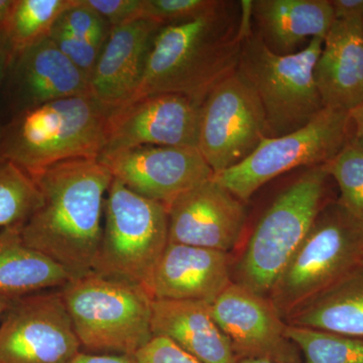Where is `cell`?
<instances>
[{
    "mask_svg": "<svg viewBox=\"0 0 363 363\" xmlns=\"http://www.w3.org/2000/svg\"><path fill=\"white\" fill-rule=\"evenodd\" d=\"M238 363H274L267 358H243L238 360Z\"/></svg>",
    "mask_w": 363,
    "mask_h": 363,
    "instance_id": "obj_39",
    "label": "cell"
},
{
    "mask_svg": "<svg viewBox=\"0 0 363 363\" xmlns=\"http://www.w3.org/2000/svg\"><path fill=\"white\" fill-rule=\"evenodd\" d=\"M70 363H138L135 357L126 354H93L79 352Z\"/></svg>",
    "mask_w": 363,
    "mask_h": 363,
    "instance_id": "obj_34",
    "label": "cell"
},
{
    "mask_svg": "<svg viewBox=\"0 0 363 363\" xmlns=\"http://www.w3.org/2000/svg\"><path fill=\"white\" fill-rule=\"evenodd\" d=\"M13 4V0H0V33L6 25Z\"/></svg>",
    "mask_w": 363,
    "mask_h": 363,
    "instance_id": "obj_37",
    "label": "cell"
},
{
    "mask_svg": "<svg viewBox=\"0 0 363 363\" xmlns=\"http://www.w3.org/2000/svg\"><path fill=\"white\" fill-rule=\"evenodd\" d=\"M13 298L6 297V296L0 295V322H1L2 318L9 309V306L11 304V301Z\"/></svg>",
    "mask_w": 363,
    "mask_h": 363,
    "instance_id": "obj_38",
    "label": "cell"
},
{
    "mask_svg": "<svg viewBox=\"0 0 363 363\" xmlns=\"http://www.w3.org/2000/svg\"><path fill=\"white\" fill-rule=\"evenodd\" d=\"M42 201V193L32 177L13 162L0 164V230L23 227Z\"/></svg>",
    "mask_w": 363,
    "mask_h": 363,
    "instance_id": "obj_25",
    "label": "cell"
},
{
    "mask_svg": "<svg viewBox=\"0 0 363 363\" xmlns=\"http://www.w3.org/2000/svg\"><path fill=\"white\" fill-rule=\"evenodd\" d=\"M152 332L154 337L169 339L200 363H238L208 303L152 301Z\"/></svg>",
    "mask_w": 363,
    "mask_h": 363,
    "instance_id": "obj_20",
    "label": "cell"
},
{
    "mask_svg": "<svg viewBox=\"0 0 363 363\" xmlns=\"http://www.w3.org/2000/svg\"><path fill=\"white\" fill-rule=\"evenodd\" d=\"M98 160L125 187L167 208L214 176L197 147L142 145L107 152Z\"/></svg>",
    "mask_w": 363,
    "mask_h": 363,
    "instance_id": "obj_13",
    "label": "cell"
},
{
    "mask_svg": "<svg viewBox=\"0 0 363 363\" xmlns=\"http://www.w3.org/2000/svg\"><path fill=\"white\" fill-rule=\"evenodd\" d=\"M6 79L14 113L52 100L90 93L89 79L50 38L14 56Z\"/></svg>",
    "mask_w": 363,
    "mask_h": 363,
    "instance_id": "obj_16",
    "label": "cell"
},
{
    "mask_svg": "<svg viewBox=\"0 0 363 363\" xmlns=\"http://www.w3.org/2000/svg\"><path fill=\"white\" fill-rule=\"evenodd\" d=\"M201 104L186 95L160 93L111 109L101 155L142 145L197 147Z\"/></svg>",
    "mask_w": 363,
    "mask_h": 363,
    "instance_id": "obj_12",
    "label": "cell"
},
{
    "mask_svg": "<svg viewBox=\"0 0 363 363\" xmlns=\"http://www.w3.org/2000/svg\"><path fill=\"white\" fill-rule=\"evenodd\" d=\"M21 228L0 230V295L18 298L65 286L71 281L68 272L28 247Z\"/></svg>",
    "mask_w": 363,
    "mask_h": 363,
    "instance_id": "obj_23",
    "label": "cell"
},
{
    "mask_svg": "<svg viewBox=\"0 0 363 363\" xmlns=\"http://www.w3.org/2000/svg\"><path fill=\"white\" fill-rule=\"evenodd\" d=\"M168 217L169 243L230 253L242 238L247 214L243 202L212 178L174 200Z\"/></svg>",
    "mask_w": 363,
    "mask_h": 363,
    "instance_id": "obj_15",
    "label": "cell"
},
{
    "mask_svg": "<svg viewBox=\"0 0 363 363\" xmlns=\"http://www.w3.org/2000/svg\"><path fill=\"white\" fill-rule=\"evenodd\" d=\"M231 284L229 253L168 243L152 274L149 293L152 300L212 304Z\"/></svg>",
    "mask_w": 363,
    "mask_h": 363,
    "instance_id": "obj_17",
    "label": "cell"
},
{
    "mask_svg": "<svg viewBox=\"0 0 363 363\" xmlns=\"http://www.w3.org/2000/svg\"><path fill=\"white\" fill-rule=\"evenodd\" d=\"M168 243V208L113 179L105 197L101 241L93 272L149 291Z\"/></svg>",
    "mask_w": 363,
    "mask_h": 363,
    "instance_id": "obj_8",
    "label": "cell"
},
{
    "mask_svg": "<svg viewBox=\"0 0 363 363\" xmlns=\"http://www.w3.org/2000/svg\"><path fill=\"white\" fill-rule=\"evenodd\" d=\"M109 111L87 93L16 112L2 130V156L30 176L68 160L98 159Z\"/></svg>",
    "mask_w": 363,
    "mask_h": 363,
    "instance_id": "obj_3",
    "label": "cell"
},
{
    "mask_svg": "<svg viewBox=\"0 0 363 363\" xmlns=\"http://www.w3.org/2000/svg\"><path fill=\"white\" fill-rule=\"evenodd\" d=\"M267 138L271 136L262 104L238 70L203 100L197 149L214 175L245 161Z\"/></svg>",
    "mask_w": 363,
    "mask_h": 363,
    "instance_id": "obj_10",
    "label": "cell"
},
{
    "mask_svg": "<svg viewBox=\"0 0 363 363\" xmlns=\"http://www.w3.org/2000/svg\"><path fill=\"white\" fill-rule=\"evenodd\" d=\"M350 136L348 111L325 107L303 128L289 135L264 138L245 161L213 179L241 201L247 202L259 188L291 169L330 162Z\"/></svg>",
    "mask_w": 363,
    "mask_h": 363,
    "instance_id": "obj_9",
    "label": "cell"
},
{
    "mask_svg": "<svg viewBox=\"0 0 363 363\" xmlns=\"http://www.w3.org/2000/svg\"><path fill=\"white\" fill-rule=\"evenodd\" d=\"M329 178L325 164L312 167L279 193L245 245L235 283L269 297L323 207Z\"/></svg>",
    "mask_w": 363,
    "mask_h": 363,
    "instance_id": "obj_5",
    "label": "cell"
},
{
    "mask_svg": "<svg viewBox=\"0 0 363 363\" xmlns=\"http://www.w3.org/2000/svg\"><path fill=\"white\" fill-rule=\"evenodd\" d=\"M81 347L59 290L13 298L0 322V363H70Z\"/></svg>",
    "mask_w": 363,
    "mask_h": 363,
    "instance_id": "obj_11",
    "label": "cell"
},
{
    "mask_svg": "<svg viewBox=\"0 0 363 363\" xmlns=\"http://www.w3.org/2000/svg\"><path fill=\"white\" fill-rule=\"evenodd\" d=\"M223 1L217 0H143V18L169 26L195 20L216 11Z\"/></svg>",
    "mask_w": 363,
    "mask_h": 363,
    "instance_id": "obj_29",
    "label": "cell"
},
{
    "mask_svg": "<svg viewBox=\"0 0 363 363\" xmlns=\"http://www.w3.org/2000/svg\"><path fill=\"white\" fill-rule=\"evenodd\" d=\"M55 26L101 50L111 30V25L84 0H75V4L59 16Z\"/></svg>",
    "mask_w": 363,
    "mask_h": 363,
    "instance_id": "obj_28",
    "label": "cell"
},
{
    "mask_svg": "<svg viewBox=\"0 0 363 363\" xmlns=\"http://www.w3.org/2000/svg\"><path fill=\"white\" fill-rule=\"evenodd\" d=\"M229 4L223 1L216 11L195 20L161 26L130 101L177 93L202 104L214 86L236 72L243 38L250 30L252 9L250 1L242 2L245 9L238 21Z\"/></svg>",
    "mask_w": 363,
    "mask_h": 363,
    "instance_id": "obj_2",
    "label": "cell"
},
{
    "mask_svg": "<svg viewBox=\"0 0 363 363\" xmlns=\"http://www.w3.org/2000/svg\"><path fill=\"white\" fill-rule=\"evenodd\" d=\"M75 0H13L0 33L9 62L23 50L50 37L55 23Z\"/></svg>",
    "mask_w": 363,
    "mask_h": 363,
    "instance_id": "obj_24",
    "label": "cell"
},
{
    "mask_svg": "<svg viewBox=\"0 0 363 363\" xmlns=\"http://www.w3.org/2000/svg\"><path fill=\"white\" fill-rule=\"evenodd\" d=\"M2 130H4V126L0 125V164L6 161V160L4 159V156H2Z\"/></svg>",
    "mask_w": 363,
    "mask_h": 363,
    "instance_id": "obj_40",
    "label": "cell"
},
{
    "mask_svg": "<svg viewBox=\"0 0 363 363\" xmlns=\"http://www.w3.org/2000/svg\"><path fill=\"white\" fill-rule=\"evenodd\" d=\"M286 336L297 345L302 363H363L362 339L289 324Z\"/></svg>",
    "mask_w": 363,
    "mask_h": 363,
    "instance_id": "obj_26",
    "label": "cell"
},
{
    "mask_svg": "<svg viewBox=\"0 0 363 363\" xmlns=\"http://www.w3.org/2000/svg\"><path fill=\"white\" fill-rule=\"evenodd\" d=\"M350 118L351 138L363 149V102L348 111Z\"/></svg>",
    "mask_w": 363,
    "mask_h": 363,
    "instance_id": "obj_35",
    "label": "cell"
},
{
    "mask_svg": "<svg viewBox=\"0 0 363 363\" xmlns=\"http://www.w3.org/2000/svg\"><path fill=\"white\" fill-rule=\"evenodd\" d=\"M9 66V55L7 52L4 40L0 37V83L6 79L7 69Z\"/></svg>",
    "mask_w": 363,
    "mask_h": 363,
    "instance_id": "obj_36",
    "label": "cell"
},
{
    "mask_svg": "<svg viewBox=\"0 0 363 363\" xmlns=\"http://www.w3.org/2000/svg\"><path fill=\"white\" fill-rule=\"evenodd\" d=\"M363 264V224L338 200L325 202L269 298L286 319Z\"/></svg>",
    "mask_w": 363,
    "mask_h": 363,
    "instance_id": "obj_7",
    "label": "cell"
},
{
    "mask_svg": "<svg viewBox=\"0 0 363 363\" xmlns=\"http://www.w3.org/2000/svg\"><path fill=\"white\" fill-rule=\"evenodd\" d=\"M323 42L315 38L281 55L250 30L243 38L238 72L259 98L271 138L303 128L325 108L314 75Z\"/></svg>",
    "mask_w": 363,
    "mask_h": 363,
    "instance_id": "obj_6",
    "label": "cell"
},
{
    "mask_svg": "<svg viewBox=\"0 0 363 363\" xmlns=\"http://www.w3.org/2000/svg\"><path fill=\"white\" fill-rule=\"evenodd\" d=\"M336 20L363 23V0H331Z\"/></svg>",
    "mask_w": 363,
    "mask_h": 363,
    "instance_id": "obj_33",
    "label": "cell"
},
{
    "mask_svg": "<svg viewBox=\"0 0 363 363\" xmlns=\"http://www.w3.org/2000/svg\"><path fill=\"white\" fill-rule=\"evenodd\" d=\"M160 28L147 18L111 28L89 81L91 94L109 111L135 94Z\"/></svg>",
    "mask_w": 363,
    "mask_h": 363,
    "instance_id": "obj_18",
    "label": "cell"
},
{
    "mask_svg": "<svg viewBox=\"0 0 363 363\" xmlns=\"http://www.w3.org/2000/svg\"><path fill=\"white\" fill-rule=\"evenodd\" d=\"M135 357L138 363H200L164 337H152Z\"/></svg>",
    "mask_w": 363,
    "mask_h": 363,
    "instance_id": "obj_32",
    "label": "cell"
},
{
    "mask_svg": "<svg viewBox=\"0 0 363 363\" xmlns=\"http://www.w3.org/2000/svg\"><path fill=\"white\" fill-rule=\"evenodd\" d=\"M49 38L59 48L60 51L63 52L74 65L77 66L90 81L102 50L88 44L84 40H79L78 38L55 25Z\"/></svg>",
    "mask_w": 363,
    "mask_h": 363,
    "instance_id": "obj_30",
    "label": "cell"
},
{
    "mask_svg": "<svg viewBox=\"0 0 363 363\" xmlns=\"http://www.w3.org/2000/svg\"><path fill=\"white\" fill-rule=\"evenodd\" d=\"M111 28L143 18V0H84Z\"/></svg>",
    "mask_w": 363,
    "mask_h": 363,
    "instance_id": "obj_31",
    "label": "cell"
},
{
    "mask_svg": "<svg viewBox=\"0 0 363 363\" xmlns=\"http://www.w3.org/2000/svg\"><path fill=\"white\" fill-rule=\"evenodd\" d=\"M339 188L338 201L363 224V149L352 138L325 164Z\"/></svg>",
    "mask_w": 363,
    "mask_h": 363,
    "instance_id": "obj_27",
    "label": "cell"
},
{
    "mask_svg": "<svg viewBox=\"0 0 363 363\" xmlns=\"http://www.w3.org/2000/svg\"><path fill=\"white\" fill-rule=\"evenodd\" d=\"M210 308L238 360L267 358L274 363H302L297 345L286 336L288 323L269 298L233 281Z\"/></svg>",
    "mask_w": 363,
    "mask_h": 363,
    "instance_id": "obj_14",
    "label": "cell"
},
{
    "mask_svg": "<svg viewBox=\"0 0 363 363\" xmlns=\"http://www.w3.org/2000/svg\"><path fill=\"white\" fill-rule=\"evenodd\" d=\"M285 321L363 340V264L301 306Z\"/></svg>",
    "mask_w": 363,
    "mask_h": 363,
    "instance_id": "obj_22",
    "label": "cell"
},
{
    "mask_svg": "<svg viewBox=\"0 0 363 363\" xmlns=\"http://www.w3.org/2000/svg\"><path fill=\"white\" fill-rule=\"evenodd\" d=\"M30 177L43 201L21 227V238L63 267L71 279L87 276L101 241L111 171L98 159H73Z\"/></svg>",
    "mask_w": 363,
    "mask_h": 363,
    "instance_id": "obj_1",
    "label": "cell"
},
{
    "mask_svg": "<svg viewBox=\"0 0 363 363\" xmlns=\"http://www.w3.org/2000/svg\"><path fill=\"white\" fill-rule=\"evenodd\" d=\"M252 16L269 49L288 55L305 43L324 40L335 23L331 0H255Z\"/></svg>",
    "mask_w": 363,
    "mask_h": 363,
    "instance_id": "obj_21",
    "label": "cell"
},
{
    "mask_svg": "<svg viewBox=\"0 0 363 363\" xmlns=\"http://www.w3.org/2000/svg\"><path fill=\"white\" fill-rule=\"evenodd\" d=\"M314 75L324 107L350 111L363 102V23L335 21Z\"/></svg>",
    "mask_w": 363,
    "mask_h": 363,
    "instance_id": "obj_19",
    "label": "cell"
},
{
    "mask_svg": "<svg viewBox=\"0 0 363 363\" xmlns=\"http://www.w3.org/2000/svg\"><path fill=\"white\" fill-rule=\"evenodd\" d=\"M59 291L87 350L135 357L154 337V300L145 286L91 272Z\"/></svg>",
    "mask_w": 363,
    "mask_h": 363,
    "instance_id": "obj_4",
    "label": "cell"
}]
</instances>
